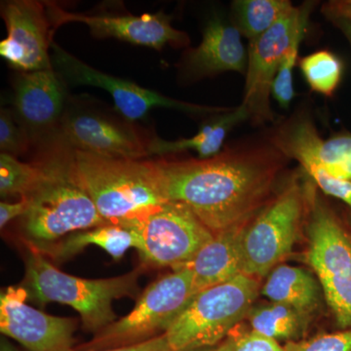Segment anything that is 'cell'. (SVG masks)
<instances>
[{"mask_svg": "<svg viewBox=\"0 0 351 351\" xmlns=\"http://www.w3.org/2000/svg\"><path fill=\"white\" fill-rule=\"evenodd\" d=\"M319 281L302 267L277 265L270 271L262 294L270 302H280L311 314L321 302Z\"/></svg>", "mask_w": 351, "mask_h": 351, "instance_id": "cell-21", "label": "cell"}, {"mask_svg": "<svg viewBox=\"0 0 351 351\" xmlns=\"http://www.w3.org/2000/svg\"><path fill=\"white\" fill-rule=\"evenodd\" d=\"M196 294L191 270L186 267L175 269L145 289L130 313L96 332L77 350H112L161 336Z\"/></svg>", "mask_w": 351, "mask_h": 351, "instance_id": "cell-6", "label": "cell"}, {"mask_svg": "<svg viewBox=\"0 0 351 351\" xmlns=\"http://www.w3.org/2000/svg\"><path fill=\"white\" fill-rule=\"evenodd\" d=\"M53 27L56 29L69 23H82L98 38H117L135 45L162 50L164 46L189 44L188 34L178 31L171 24V17L164 12L143 14H80L64 10L55 2L45 1Z\"/></svg>", "mask_w": 351, "mask_h": 351, "instance_id": "cell-14", "label": "cell"}, {"mask_svg": "<svg viewBox=\"0 0 351 351\" xmlns=\"http://www.w3.org/2000/svg\"><path fill=\"white\" fill-rule=\"evenodd\" d=\"M34 147L38 179L24 197L29 209L23 217L29 247L43 252L73 233L106 225L83 184L75 149L59 131Z\"/></svg>", "mask_w": 351, "mask_h": 351, "instance_id": "cell-2", "label": "cell"}, {"mask_svg": "<svg viewBox=\"0 0 351 351\" xmlns=\"http://www.w3.org/2000/svg\"><path fill=\"white\" fill-rule=\"evenodd\" d=\"M299 66L311 89L327 97L332 96L343 76L341 59L328 50L316 51L302 57Z\"/></svg>", "mask_w": 351, "mask_h": 351, "instance_id": "cell-25", "label": "cell"}, {"mask_svg": "<svg viewBox=\"0 0 351 351\" xmlns=\"http://www.w3.org/2000/svg\"><path fill=\"white\" fill-rule=\"evenodd\" d=\"M69 100L66 82L54 68L16 76L12 110L34 147L59 131Z\"/></svg>", "mask_w": 351, "mask_h": 351, "instance_id": "cell-15", "label": "cell"}, {"mask_svg": "<svg viewBox=\"0 0 351 351\" xmlns=\"http://www.w3.org/2000/svg\"><path fill=\"white\" fill-rule=\"evenodd\" d=\"M323 12L332 19L351 23V0L330 1L323 7Z\"/></svg>", "mask_w": 351, "mask_h": 351, "instance_id": "cell-33", "label": "cell"}, {"mask_svg": "<svg viewBox=\"0 0 351 351\" xmlns=\"http://www.w3.org/2000/svg\"><path fill=\"white\" fill-rule=\"evenodd\" d=\"M250 119L248 110L243 105L223 113L214 121L201 127L193 137L177 141H166L156 137L151 138L149 144V156H166L186 151H195L199 158H208L221 152V147L228 132L240 122Z\"/></svg>", "mask_w": 351, "mask_h": 351, "instance_id": "cell-20", "label": "cell"}, {"mask_svg": "<svg viewBox=\"0 0 351 351\" xmlns=\"http://www.w3.org/2000/svg\"><path fill=\"white\" fill-rule=\"evenodd\" d=\"M306 212L307 191L293 180L247 226L242 274L258 279L287 258Z\"/></svg>", "mask_w": 351, "mask_h": 351, "instance_id": "cell-8", "label": "cell"}, {"mask_svg": "<svg viewBox=\"0 0 351 351\" xmlns=\"http://www.w3.org/2000/svg\"><path fill=\"white\" fill-rule=\"evenodd\" d=\"M1 16L7 38L0 43V55L20 73L53 69L51 49L55 29L45 1L2 2Z\"/></svg>", "mask_w": 351, "mask_h": 351, "instance_id": "cell-13", "label": "cell"}, {"mask_svg": "<svg viewBox=\"0 0 351 351\" xmlns=\"http://www.w3.org/2000/svg\"><path fill=\"white\" fill-rule=\"evenodd\" d=\"M247 317L253 331L287 343L301 341L309 321L308 314L276 302L253 306Z\"/></svg>", "mask_w": 351, "mask_h": 351, "instance_id": "cell-23", "label": "cell"}, {"mask_svg": "<svg viewBox=\"0 0 351 351\" xmlns=\"http://www.w3.org/2000/svg\"><path fill=\"white\" fill-rule=\"evenodd\" d=\"M191 351H212L211 350H206V348H205V350H191Z\"/></svg>", "mask_w": 351, "mask_h": 351, "instance_id": "cell-36", "label": "cell"}, {"mask_svg": "<svg viewBox=\"0 0 351 351\" xmlns=\"http://www.w3.org/2000/svg\"><path fill=\"white\" fill-rule=\"evenodd\" d=\"M24 288H7L0 295V331L29 351H69L76 320L57 317L25 304Z\"/></svg>", "mask_w": 351, "mask_h": 351, "instance_id": "cell-16", "label": "cell"}, {"mask_svg": "<svg viewBox=\"0 0 351 351\" xmlns=\"http://www.w3.org/2000/svg\"><path fill=\"white\" fill-rule=\"evenodd\" d=\"M286 156L274 145L226 149L208 158L157 160L166 199L182 203L214 234L248 226L270 202Z\"/></svg>", "mask_w": 351, "mask_h": 351, "instance_id": "cell-1", "label": "cell"}, {"mask_svg": "<svg viewBox=\"0 0 351 351\" xmlns=\"http://www.w3.org/2000/svg\"><path fill=\"white\" fill-rule=\"evenodd\" d=\"M311 4L295 7L276 25L249 43L246 85L242 105L256 123L272 120L269 98L272 84L298 31L308 20Z\"/></svg>", "mask_w": 351, "mask_h": 351, "instance_id": "cell-12", "label": "cell"}, {"mask_svg": "<svg viewBox=\"0 0 351 351\" xmlns=\"http://www.w3.org/2000/svg\"><path fill=\"white\" fill-rule=\"evenodd\" d=\"M69 351H171L168 346L167 339L165 334L156 338L149 339L145 343H138V345L123 346V348H112V350H71Z\"/></svg>", "mask_w": 351, "mask_h": 351, "instance_id": "cell-32", "label": "cell"}, {"mask_svg": "<svg viewBox=\"0 0 351 351\" xmlns=\"http://www.w3.org/2000/svg\"><path fill=\"white\" fill-rule=\"evenodd\" d=\"M140 272L137 269L112 278H80L64 274L41 252L29 247L25 256V291L39 304L59 302L73 307L85 329L98 332L114 322V300L137 294Z\"/></svg>", "mask_w": 351, "mask_h": 351, "instance_id": "cell-4", "label": "cell"}, {"mask_svg": "<svg viewBox=\"0 0 351 351\" xmlns=\"http://www.w3.org/2000/svg\"><path fill=\"white\" fill-rule=\"evenodd\" d=\"M285 351H351V328L339 332L318 335L308 339L289 341Z\"/></svg>", "mask_w": 351, "mask_h": 351, "instance_id": "cell-29", "label": "cell"}, {"mask_svg": "<svg viewBox=\"0 0 351 351\" xmlns=\"http://www.w3.org/2000/svg\"><path fill=\"white\" fill-rule=\"evenodd\" d=\"M90 245L100 247L114 260L119 261L129 249L137 248V239L127 226L106 223L73 233L41 253L47 254L55 260H66Z\"/></svg>", "mask_w": 351, "mask_h": 351, "instance_id": "cell-22", "label": "cell"}, {"mask_svg": "<svg viewBox=\"0 0 351 351\" xmlns=\"http://www.w3.org/2000/svg\"><path fill=\"white\" fill-rule=\"evenodd\" d=\"M88 195L107 223L120 225L167 202L156 161L119 158L75 149Z\"/></svg>", "mask_w": 351, "mask_h": 351, "instance_id": "cell-3", "label": "cell"}, {"mask_svg": "<svg viewBox=\"0 0 351 351\" xmlns=\"http://www.w3.org/2000/svg\"><path fill=\"white\" fill-rule=\"evenodd\" d=\"M307 263L318 281L337 325L351 328V237L336 214L307 191Z\"/></svg>", "mask_w": 351, "mask_h": 351, "instance_id": "cell-7", "label": "cell"}, {"mask_svg": "<svg viewBox=\"0 0 351 351\" xmlns=\"http://www.w3.org/2000/svg\"><path fill=\"white\" fill-rule=\"evenodd\" d=\"M27 209H29V202L24 197L21 198L18 202L9 203L2 201L0 203V228L1 230H3L13 219L18 217H24Z\"/></svg>", "mask_w": 351, "mask_h": 351, "instance_id": "cell-31", "label": "cell"}, {"mask_svg": "<svg viewBox=\"0 0 351 351\" xmlns=\"http://www.w3.org/2000/svg\"><path fill=\"white\" fill-rule=\"evenodd\" d=\"M270 143L288 158L299 161L306 173L323 168L334 177L351 182V135L323 140L307 117L291 120L276 131Z\"/></svg>", "mask_w": 351, "mask_h": 351, "instance_id": "cell-17", "label": "cell"}, {"mask_svg": "<svg viewBox=\"0 0 351 351\" xmlns=\"http://www.w3.org/2000/svg\"><path fill=\"white\" fill-rule=\"evenodd\" d=\"M339 22L343 23V24L341 25V27L345 29L346 34L348 36V38L350 39L351 43V23L345 22V21H339Z\"/></svg>", "mask_w": 351, "mask_h": 351, "instance_id": "cell-34", "label": "cell"}, {"mask_svg": "<svg viewBox=\"0 0 351 351\" xmlns=\"http://www.w3.org/2000/svg\"><path fill=\"white\" fill-rule=\"evenodd\" d=\"M120 225L135 234L143 262L174 269L186 267L214 237L189 208L174 201Z\"/></svg>", "mask_w": 351, "mask_h": 351, "instance_id": "cell-9", "label": "cell"}, {"mask_svg": "<svg viewBox=\"0 0 351 351\" xmlns=\"http://www.w3.org/2000/svg\"><path fill=\"white\" fill-rule=\"evenodd\" d=\"M59 133L76 151L119 158L149 156L152 137H145L135 123L121 115L82 100L69 99Z\"/></svg>", "mask_w": 351, "mask_h": 351, "instance_id": "cell-10", "label": "cell"}, {"mask_svg": "<svg viewBox=\"0 0 351 351\" xmlns=\"http://www.w3.org/2000/svg\"><path fill=\"white\" fill-rule=\"evenodd\" d=\"M34 147L31 138L16 119L13 110L8 108L0 110V149L1 154L14 157L23 156Z\"/></svg>", "mask_w": 351, "mask_h": 351, "instance_id": "cell-28", "label": "cell"}, {"mask_svg": "<svg viewBox=\"0 0 351 351\" xmlns=\"http://www.w3.org/2000/svg\"><path fill=\"white\" fill-rule=\"evenodd\" d=\"M51 58L53 68L61 75L64 82L73 85H87L105 90L112 96L115 110L119 115L132 123L145 119L152 110L156 108H170L193 114L225 113L232 110L174 100L151 89L138 86L136 83L92 68L55 43L52 44Z\"/></svg>", "mask_w": 351, "mask_h": 351, "instance_id": "cell-11", "label": "cell"}, {"mask_svg": "<svg viewBox=\"0 0 351 351\" xmlns=\"http://www.w3.org/2000/svg\"><path fill=\"white\" fill-rule=\"evenodd\" d=\"M308 20L304 21V24L301 25L292 45L289 48L285 57H284L278 73H276V78L272 84L271 94L276 99L277 103L281 108H288L291 101L295 97L294 85H293V69L298 61V54H299L300 45L304 38V32L307 27Z\"/></svg>", "mask_w": 351, "mask_h": 351, "instance_id": "cell-27", "label": "cell"}, {"mask_svg": "<svg viewBox=\"0 0 351 351\" xmlns=\"http://www.w3.org/2000/svg\"><path fill=\"white\" fill-rule=\"evenodd\" d=\"M0 351H18V350H15V348H14L13 346L10 345V343H7L6 341H1V350H0Z\"/></svg>", "mask_w": 351, "mask_h": 351, "instance_id": "cell-35", "label": "cell"}, {"mask_svg": "<svg viewBox=\"0 0 351 351\" xmlns=\"http://www.w3.org/2000/svg\"><path fill=\"white\" fill-rule=\"evenodd\" d=\"M258 290L257 278L241 274L200 291L166 331L170 350H205L218 345L247 317Z\"/></svg>", "mask_w": 351, "mask_h": 351, "instance_id": "cell-5", "label": "cell"}, {"mask_svg": "<svg viewBox=\"0 0 351 351\" xmlns=\"http://www.w3.org/2000/svg\"><path fill=\"white\" fill-rule=\"evenodd\" d=\"M247 226L214 234L186 265L193 272L196 293L232 280L242 274L243 235Z\"/></svg>", "mask_w": 351, "mask_h": 351, "instance_id": "cell-19", "label": "cell"}, {"mask_svg": "<svg viewBox=\"0 0 351 351\" xmlns=\"http://www.w3.org/2000/svg\"><path fill=\"white\" fill-rule=\"evenodd\" d=\"M294 8L288 0H237L232 3L234 25L251 43Z\"/></svg>", "mask_w": 351, "mask_h": 351, "instance_id": "cell-24", "label": "cell"}, {"mask_svg": "<svg viewBox=\"0 0 351 351\" xmlns=\"http://www.w3.org/2000/svg\"><path fill=\"white\" fill-rule=\"evenodd\" d=\"M234 25L215 16L207 23L199 45L186 53L184 69L196 78L226 71L246 73L248 51Z\"/></svg>", "mask_w": 351, "mask_h": 351, "instance_id": "cell-18", "label": "cell"}, {"mask_svg": "<svg viewBox=\"0 0 351 351\" xmlns=\"http://www.w3.org/2000/svg\"><path fill=\"white\" fill-rule=\"evenodd\" d=\"M212 351H285L276 339L253 331L232 334Z\"/></svg>", "mask_w": 351, "mask_h": 351, "instance_id": "cell-30", "label": "cell"}, {"mask_svg": "<svg viewBox=\"0 0 351 351\" xmlns=\"http://www.w3.org/2000/svg\"><path fill=\"white\" fill-rule=\"evenodd\" d=\"M36 163H25L10 154H0V195L25 197L38 179Z\"/></svg>", "mask_w": 351, "mask_h": 351, "instance_id": "cell-26", "label": "cell"}]
</instances>
